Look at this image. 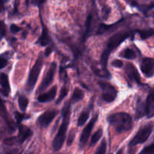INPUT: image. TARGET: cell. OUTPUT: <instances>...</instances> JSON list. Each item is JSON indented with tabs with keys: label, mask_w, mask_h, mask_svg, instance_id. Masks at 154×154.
<instances>
[{
	"label": "cell",
	"mask_w": 154,
	"mask_h": 154,
	"mask_svg": "<svg viewBox=\"0 0 154 154\" xmlns=\"http://www.w3.org/2000/svg\"><path fill=\"white\" fill-rule=\"evenodd\" d=\"M70 102H68L63 107V123H62L58 132H57V135L55 136L54 141H53V147L56 151L60 150L65 142L66 132H67L68 127H69V120H70Z\"/></svg>",
	"instance_id": "cell-1"
},
{
	"label": "cell",
	"mask_w": 154,
	"mask_h": 154,
	"mask_svg": "<svg viewBox=\"0 0 154 154\" xmlns=\"http://www.w3.org/2000/svg\"><path fill=\"white\" fill-rule=\"evenodd\" d=\"M107 120L110 124L114 126L116 132L120 133L130 130L133 126L132 117L126 113L120 112L111 114L108 117Z\"/></svg>",
	"instance_id": "cell-2"
},
{
	"label": "cell",
	"mask_w": 154,
	"mask_h": 154,
	"mask_svg": "<svg viewBox=\"0 0 154 154\" xmlns=\"http://www.w3.org/2000/svg\"><path fill=\"white\" fill-rule=\"evenodd\" d=\"M129 36V33L123 32H118L117 34L114 35L108 39V42H107L106 48L103 51L102 57H101V64L103 66V68L106 69L108 58H109L111 51L115 49V48H117Z\"/></svg>",
	"instance_id": "cell-3"
},
{
	"label": "cell",
	"mask_w": 154,
	"mask_h": 154,
	"mask_svg": "<svg viewBox=\"0 0 154 154\" xmlns=\"http://www.w3.org/2000/svg\"><path fill=\"white\" fill-rule=\"evenodd\" d=\"M43 57L40 55L38 58L36 63H35L33 67L32 68L31 71L29 72V75L28 81H27L26 84L28 91H32L33 88H34L36 82L38 81V78L39 74H40L41 70L42 69V66H43Z\"/></svg>",
	"instance_id": "cell-4"
},
{
	"label": "cell",
	"mask_w": 154,
	"mask_h": 154,
	"mask_svg": "<svg viewBox=\"0 0 154 154\" xmlns=\"http://www.w3.org/2000/svg\"><path fill=\"white\" fill-rule=\"evenodd\" d=\"M153 129V125L151 124V123L141 126L139 130H138V132H137L136 135H135L133 139L129 143V147H134L137 144H140L145 142L151 135Z\"/></svg>",
	"instance_id": "cell-5"
},
{
	"label": "cell",
	"mask_w": 154,
	"mask_h": 154,
	"mask_svg": "<svg viewBox=\"0 0 154 154\" xmlns=\"http://www.w3.org/2000/svg\"><path fill=\"white\" fill-rule=\"evenodd\" d=\"M99 86L102 90V98L106 102H112L115 100L117 91L111 84L105 82H99Z\"/></svg>",
	"instance_id": "cell-6"
},
{
	"label": "cell",
	"mask_w": 154,
	"mask_h": 154,
	"mask_svg": "<svg viewBox=\"0 0 154 154\" xmlns=\"http://www.w3.org/2000/svg\"><path fill=\"white\" fill-rule=\"evenodd\" d=\"M56 69H57V64L56 63H52L50 66L49 69L47 72L46 75L44 77L43 81L41 83L40 86H39L38 89L37 93H40V92L44 91L46 90L48 87L51 84L54 80V75H55Z\"/></svg>",
	"instance_id": "cell-7"
},
{
	"label": "cell",
	"mask_w": 154,
	"mask_h": 154,
	"mask_svg": "<svg viewBox=\"0 0 154 154\" xmlns=\"http://www.w3.org/2000/svg\"><path fill=\"white\" fill-rule=\"evenodd\" d=\"M98 120V115H96L95 117H93L91 119V120L90 121V123L87 125L85 128L83 130L82 133H81V138H80V146L81 147H83L86 144L87 141H88L89 137H90V134H91L92 130L93 129V126H94L95 123H96Z\"/></svg>",
	"instance_id": "cell-8"
},
{
	"label": "cell",
	"mask_w": 154,
	"mask_h": 154,
	"mask_svg": "<svg viewBox=\"0 0 154 154\" xmlns=\"http://www.w3.org/2000/svg\"><path fill=\"white\" fill-rule=\"evenodd\" d=\"M141 70L147 78H151L154 75V60L146 57L141 62Z\"/></svg>",
	"instance_id": "cell-9"
},
{
	"label": "cell",
	"mask_w": 154,
	"mask_h": 154,
	"mask_svg": "<svg viewBox=\"0 0 154 154\" xmlns=\"http://www.w3.org/2000/svg\"><path fill=\"white\" fill-rule=\"evenodd\" d=\"M57 114V111H54V110H49L44 113L43 114L40 116L38 119V122L40 126L42 127H47L49 126L50 123L54 120L55 117Z\"/></svg>",
	"instance_id": "cell-10"
},
{
	"label": "cell",
	"mask_w": 154,
	"mask_h": 154,
	"mask_svg": "<svg viewBox=\"0 0 154 154\" xmlns=\"http://www.w3.org/2000/svg\"><path fill=\"white\" fill-rule=\"evenodd\" d=\"M145 115L148 118H152L154 117V89L150 90L146 100Z\"/></svg>",
	"instance_id": "cell-11"
},
{
	"label": "cell",
	"mask_w": 154,
	"mask_h": 154,
	"mask_svg": "<svg viewBox=\"0 0 154 154\" xmlns=\"http://www.w3.org/2000/svg\"><path fill=\"white\" fill-rule=\"evenodd\" d=\"M126 72L128 78H129L131 81H135V82L138 83V84H141L140 75L134 65L129 63L126 68Z\"/></svg>",
	"instance_id": "cell-12"
},
{
	"label": "cell",
	"mask_w": 154,
	"mask_h": 154,
	"mask_svg": "<svg viewBox=\"0 0 154 154\" xmlns=\"http://www.w3.org/2000/svg\"><path fill=\"white\" fill-rule=\"evenodd\" d=\"M57 88L56 86L52 87L48 93H45L44 94L40 95L38 96V100L39 102H42V103L51 102V101L54 100L56 95H57Z\"/></svg>",
	"instance_id": "cell-13"
},
{
	"label": "cell",
	"mask_w": 154,
	"mask_h": 154,
	"mask_svg": "<svg viewBox=\"0 0 154 154\" xmlns=\"http://www.w3.org/2000/svg\"><path fill=\"white\" fill-rule=\"evenodd\" d=\"M0 85L2 87V94L5 96H8L10 93V85H9L8 76L4 73L0 74Z\"/></svg>",
	"instance_id": "cell-14"
},
{
	"label": "cell",
	"mask_w": 154,
	"mask_h": 154,
	"mask_svg": "<svg viewBox=\"0 0 154 154\" xmlns=\"http://www.w3.org/2000/svg\"><path fill=\"white\" fill-rule=\"evenodd\" d=\"M32 135V132L29 128L25 126H21L20 127V132L18 135V141L20 143H23L26 139L29 138Z\"/></svg>",
	"instance_id": "cell-15"
},
{
	"label": "cell",
	"mask_w": 154,
	"mask_h": 154,
	"mask_svg": "<svg viewBox=\"0 0 154 154\" xmlns=\"http://www.w3.org/2000/svg\"><path fill=\"white\" fill-rule=\"evenodd\" d=\"M144 116H145V103L141 101H138V102L137 103L135 118L140 119Z\"/></svg>",
	"instance_id": "cell-16"
},
{
	"label": "cell",
	"mask_w": 154,
	"mask_h": 154,
	"mask_svg": "<svg viewBox=\"0 0 154 154\" xmlns=\"http://www.w3.org/2000/svg\"><path fill=\"white\" fill-rule=\"evenodd\" d=\"M84 92H83L81 89L75 88L73 92V94H72L71 101H72V102H73V103H75V102L81 100V99L84 98Z\"/></svg>",
	"instance_id": "cell-17"
},
{
	"label": "cell",
	"mask_w": 154,
	"mask_h": 154,
	"mask_svg": "<svg viewBox=\"0 0 154 154\" xmlns=\"http://www.w3.org/2000/svg\"><path fill=\"white\" fill-rule=\"evenodd\" d=\"M102 134H103V130H102V129H98V130L95 132V134L93 135V137H92L91 141H90V147L94 146L95 144L100 140V138H102Z\"/></svg>",
	"instance_id": "cell-18"
},
{
	"label": "cell",
	"mask_w": 154,
	"mask_h": 154,
	"mask_svg": "<svg viewBox=\"0 0 154 154\" xmlns=\"http://www.w3.org/2000/svg\"><path fill=\"white\" fill-rule=\"evenodd\" d=\"M18 103H19V107L22 111H25L26 109L29 104V100L26 96H20L18 99Z\"/></svg>",
	"instance_id": "cell-19"
},
{
	"label": "cell",
	"mask_w": 154,
	"mask_h": 154,
	"mask_svg": "<svg viewBox=\"0 0 154 154\" xmlns=\"http://www.w3.org/2000/svg\"><path fill=\"white\" fill-rule=\"evenodd\" d=\"M121 56L124 57V58L128 59V60H133V59L136 57L135 53L132 50L129 49V48H126V50H124L123 53H122Z\"/></svg>",
	"instance_id": "cell-20"
},
{
	"label": "cell",
	"mask_w": 154,
	"mask_h": 154,
	"mask_svg": "<svg viewBox=\"0 0 154 154\" xmlns=\"http://www.w3.org/2000/svg\"><path fill=\"white\" fill-rule=\"evenodd\" d=\"M89 118V113L88 112H82L81 114V115L79 116L78 120V126H81L84 124V123L87 122V120H88Z\"/></svg>",
	"instance_id": "cell-21"
},
{
	"label": "cell",
	"mask_w": 154,
	"mask_h": 154,
	"mask_svg": "<svg viewBox=\"0 0 154 154\" xmlns=\"http://www.w3.org/2000/svg\"><path fill=\"white\" fill-rule=\"evenodd\" d=\"M139 35L142 39H147L148 38L151 37L154 35V31L153 29L149 30H143V31L139 32Z\"/></svg>",
	"instance_id": "cell-22"
},
{
	"label": "cell",
	"mask_w": 154,
	"mask_h": 154,
	"mask_svg": "<svg viewBox=\"0 0 154 154\" xmlns=\"http://www.w3.org/2000/svg\"><path fill=\"white\" fill-rule=\"evenodd\" d=\"M68 92H69L68 89L66 88V87H63V88L61 89V90H60V96H59L58 99H57V102H56V103L59 104V103H60V102H61L63 100V99H64V98L66 97V96H67Z\"/></svg>",
	"instance_id": "cell-23"
},
{
	"label": "cell",
	"mask_w": 154,
	"mask_h": 154,
	"mask_svg": "<svg viewBox=\"0 0 154 154\" xmlns=\"http://www.w3.org/2000/svg\"><path fill=\"white\" fill-rule=\"evenodd\" d=\"M107 149V143L105 139L102 140V143H101L100 146L99 147V148L97 149V151H96V154H105Z\"/></svg>",
	"instance_id": "cell-24"
},
{
	"label": "cell",
	"mask_w": 154,
	"mask_h": 154,
	"mask_svg": "<svg viewBox=\"0 0 154 154\" xmlns=\"http://www.w3.org/2000/svg\"><path fill=\"white\" fill-rule=\"evenodd\" d=\"M138 154H154V142L144 147Z\"/></svg>",
	"instance_id": "cell-25"
},
{
	"label": "cell",
	"mask_w": 154,
	"mask_h": 154,
	"mask_svg": "<svg viewBox=\"0 0 154 154\" xmlns=\"http://www.w3.org/2000/svg\"><path fill=\"white\" fill-rule=\"evenodd\" d=\"M111 12V9L109 7H105L102 9V17L104 20H107Z\"/></svg>",
	"instance_id": "cell-26"
},
{
	"label": "cell",
	"mask_w": 154,
	"mask_h": 154,
	"mask_svg": "<svg viewBox=\"0 0 154 154\" xmlns=\"http://www.w3.org/2000/svg\"><path fill=\"white\" fill-rule=\"evenodd\" d=\"M111 65H112L115 68H121L123 66V63L121 60H115L111 63Z\"/></svg>",
	"instance_id": "cell-27"
},
{
	"label": "cell",
	"mask_w": 154,
	"mask_h": 154,
	"mask_svg": "<svg viewBox=\"0 0 154 154\" xmlns=\"http://www.w3.org/2000/svg\"><path fill=\"white\" fill-rule=\"evenodd\" d=\"M8 64V61L6 59L3 58V57H0V69H3L4 67H5L6 65Z\"/></svg>",
	"instance_id": "cell-28"
},
{
	"label": "cell",
	"mask_w": 154,
	"mask_h": 154,
	"mask_svg": "<svg viewBox=\"0 0 154 154\" xmlns=\"http://www.w3.org/2000/svg\"><path fill=\"white\" fill-rule=\"evenodd\" d=\"M11 30L12 32L16 33V32H17L20 31V27H18L17 26L14 25V24H12V25L11 26Z\"/></svg>",
	"instance_id": "cell-29"
},
{
	"label": "cell",
	"mask_w": 154,
	"mask_h": 154,
	"mask_svg": "<svg viewBox=\"0 0 154 154\" xmlns=\"http://www.w3.org/2000/svg\"><path fill=\"white\" fill-rule=\"evenodd\" d=\"M15 117H16L17 119V121L18 122V123H20L21 121L23 120V119L24 118V116L23 115V114H19V113H15Z\"/></svg>",
	"instance_id": "cell-30"
},
{
	"label": "cell",
	"mask_w": 154,
	"mask_h": 154,
	"mask_svg": "<svg viewBox=\"0 0 154 154\" xmlns=\"http://www.w3.org/2000/svg\"><path fill=\"white\" fill-rule=\"evenodd\" d=\"M74 137H75V133H74L73 132H72V131H71V133H70V135H69V140H68V145H71V144H72V142H73V140H74Z\"/></svg>",
	"instance_id": "cell-31"
},
{
	"label": "cell",
	"mask_w": 154,
	"mask_h": 154,
	"mask_svg": "<svg viewBox=\"0 0 154 154\" xmlns=\"http://www.w3.org/2000/svg\"><path fill=\"white\" fill-rule=\"evenodd\" d=\"M51 51H52V50L51 49V48H48V49L45 51V55L46 56H49L50 54L51 53Z\"/></svg>",
	"instance_id": "cell-32"
},
{
	"label": "cell",
	"mask_w": 154,
	"mask_h": 154,
	"mask_svg": "<svg viewBox=\"0 0 154 154\" xmlns=\"http://www.w3.org/2000/svg\"><path fill=\"white\" fill-rule=\"evenodd\" d=\"M117 154H123V151H122L121 150H120L118 152H117Z\"/></svg>",
	"instance_id": "cell-33"
},
{
	"label": "cell",
	"mask_w": 154,
	"mask_h": 154,
	"mask_svg": "<svg viewBox=\"0 0 154 154\" xmlns=\"http://www.w3.org/2000/svg\"><path fill=\"white\" fill-rule=\"evenodd\" d=\"M110 154H111V153H110Z\"/></svg>",
	"instance_id": "cell-34"
}]
</instances>
